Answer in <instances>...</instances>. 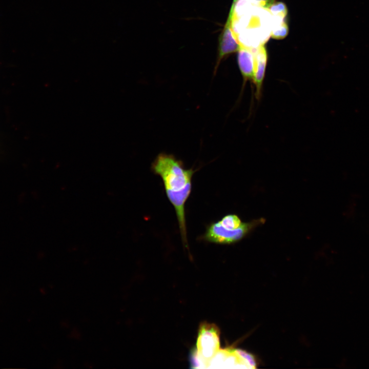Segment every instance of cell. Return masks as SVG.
Listing matches in <instances>:
<instances>
[{
	"mask_svg": "<svg viewBox=\"0 0 369 369\" xmlns=\"http://www.w3.org/2000/svg\"><path fill=\"white\" fill-rule=\"evenodd\" d=\"M152 170L163 182L166 195L174 207L182 242L188 247L185 204L192 190V180L195 172L187 169L173 155L160 153L152 164Z\"/></svg>",
	"mask_w": 369,
	"mask_h": 369,
	"instance_id": "6da1fadb",
	"label": "cell"
},
{
	"mask_svg": "<svg viewBox=\"0 0 369 369\" xmlns=\"http://www.w3.org/2000/svg\"><path fill=\"white\" fill-rule=\"evenodd\" d=\"M259 220L243 222L239 227L223 216L220 220L211 223L207 228L202 239L208 242L220 244H230L244 237Z\"/></svg>",
	"mask_w": 369,
	"mask_h": 369,
	"instance_id": "7a4b0ae2",
	"label": "cell"
},
{
	"mask_svg": "<svg viewBox=\"0 0 369 369\" xmlns=\"http://www.w3.org/2000/svg\"><path fill=\"white\" fill-rule=\"evenodd\" d=\"M256 366L251 354L242 350L227 348L217 352L209 361L208 368H254Z\"/></svg>",
	"mask_w": 369,
	"mask_h": 369,
	"instance_id": "3957f363",
	"label": "cell"
},
{
	"mask_svg": "<svg viewBox=\"0 0 369 369\" xmlns=\"http://www.w3.org/2000/svg\"><path fill=\"white\" fill-rule=\"evenodd\" d=\"M195 349L208 368L209 361L220 350L219 331L216 325L207 322L200 324Z\"/></svg>",
	"mask_w": 369,
	"mask_h": 369,
	"instance_id": "277c9868",
	"label": "cell"
},
{
	"mask_svg": "<svg viewBox=\"0 0 369 369\" xmlns=\"http://www.w3.org/2000/svg\"><path fill=\"white\" fill-rule=\"evenodd\" d=\"M239 47L240 44L232 29L231 21L228 18L219 38L217 59L214 69V74L217 71L222 59L229 54L238 51Z\"/></svg>",
	"mask_w": 369,
	"mask_h": 369,
	"instance_id": "5b68a950",
	"label": "cell"
},
{
	"mask_svg": "<svg viewBox=\"0 0 369 369\" xmlns=\"http://www.w3.org/2000/svg\"><path fill=\"white\" fill-rule=\"evenodd\" d=\"M255 58V69L253 82L255 87V95L259 98L261 94L267 63V53L264 44L252 49Z\"/></svg>",
	"mask_w": 369,
	"mask_h": 369,
	"instance_id": "8992f818",
	"label": "cell"
},
{
	"mask_svg": "<svg viewBox=\"0 0 369 369\" xmlns=\"http://www.w3.org/2000/svg\"><path fill=\"white\" fill-rule=\"evenodd\" d=\"M237 63L243 83H245L248 80L253 81L255 58L252 49L240 45L238 50Z\"/></svg>",
	"mask_w": 369,
	"mask_h": 369,
	"instance_id": "52a82bcc",
	"label": "cell"
},
{
	"mask_svg": "<svg viewBox=\"0 0 369 369\" xmlns=\"http://www.w3.org/2000/svg\"><path fill=\"white\" fill-rule=\"evenodd\" d=\"M289 28L285 19L272 16L271 36L273 38L282 39L288 35Z\"/></svg>",
	"mask_w": 369,
	"mask_h": 369,
	"instance_id": "ba28073f",
	"label": "cell"
},
{
	"mask_svg": "<svg viewBox=\"0 0 369 369\" xmlns=\"http://www.w3.org/2000/svg\"><path fill=\"white\" fill-rule=\"evenodd\" d=\"M272 16L285 19L288 14L286 5L282 2H274L268 9Z\"/></svg>",
	"mask_w": 369,
	"mask_h": 369,
	"instance_id": "9c48e42d",
	"label": "cell"
},
{
	"mask_svg": "<svg viewBox=\"0 0 369 369\" xmlns=\"http://www.w3.org/2000/svg\"><path fill=\"white\" fill-rule=\"evenodd\" d=\"M276 0H253L255 6L267 9Z\"/></svg>",
	"mask_w": 369,
	"mask_h": 369,
	"instance_id": "30bf717a",
	"label": "cell"
}]
</instances>
